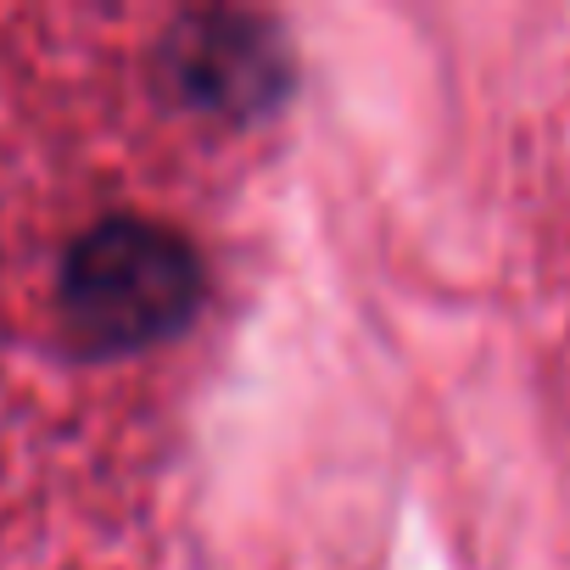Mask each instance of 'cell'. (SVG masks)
Returning <instances> with one entry per match:
<instances>
[{
    "instance_id": "obj_1",
    "label": "cell",
    "mask_w": 570,
    "mask_h": 570,
    "mask_svg": "<svg viewBox=\"0 0 570 570\" xmlns=\"http://www.w3.org/2000/svg\"><path fill=\"white\" fill-rule=\"evenodd\" d=\"M62 331L96 358L168 342L202 303V257L157 218H101L68 246Z\"/></svg>"
}]
</instances>
